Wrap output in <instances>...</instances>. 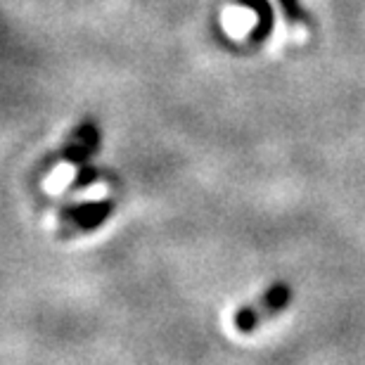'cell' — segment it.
Returning <instances> with one entry per match:
<instances>
[{
	"mask_svg": "<svg viewBox=\"0 0 365 365\" xmlns=\"http://www.w3.org/2000/svg\"><path fill=\"white\" fill-rule=\"evenodd\" d=\"M237 3L257 14V24L245 36V43L250 48H257L261 43H266L273 31V10L268 5V0H237Z\"/></svg>",
	"mask_w": 365,
	"mask_h": 365,
	"instance_id": "obj_4",
	"label": "cell"
},
{
	"mask_svg": "<svg viewBox=\"0 0 365 365\" xmlns=\"http://www.w3.org/2000/svg\"><path fill=\"white\" fill-rule=\"evenodd\" d=\"M100 143H102L100 126L93 119H86L69 130L60 148L53 150L46 157V162L41 164V169L48 171V169H55V166H60V164L78 166V164L88 162L95 152L100 150Z\"/></svg>",
	"mask_w": 365,
	"mask_h": 365,
	"instance_id": "obj_3",
	"label": "cell"
},
{
	"mask_svg": "<svg viewBox=\"0 0 365 365\" xmlns=\"http://www.w3.org/2000/svg\"><path fill=\"white\" fill-rule=\"evenodd\" d=\"M289 302H292V284L277 280L271 287L261 292L257 299L237 306V311L232 313V327L240 334H254L264 323L280 316L289 306Z\"/></svg>",
	"mask_w": 365,
	"mask_h": 365,
	"instance_id": "obj_1",
	"label": "cell"
},
{
	"mask_svg": "<svg viewBox=\"0 0 365 365\" xmlns=\"http://www.w3.org/2000/svg\"><path fill=\"white\" fill-rule=\"evenodd\" d=\"M95 180H98V171H95V169H81V171L76 173V178L67 185L64 192H67V195L78 192V190H83L86 185H93Z\"/></svg>",
	"mask_w": 365,
	"mask_h": 365,
	"instance_id": "obj_6",
	"label": "cell"
},
{
	"mask_svg": "<svg viewBox=\"0 0 365 365\" xmlns=\"http://www.w3.org/2000/svg\"><path fill=\"white\" fill-rule=\"evenodd\" d=\"M114 211H116V202L112 200V197L71 204V207L62 209L60 216H57V232L55 235L60 240L83 237V235H88V232L102 228V225L114 216Z\"/></svg>",
	"mask_w": 365,
	"mask_h": 365,
	"instance_id": "obj_2",
	"label": "cell"
},
{
	"mask_svg": "<svg viewBox=\"0 0 365 365\" xmlns=\"http://www.w3.org/2000/svg\"><path fill=\"white\" fill-rule=\"evenodd\" d=\"M280 10L284 14V21L292 26V29H299V31H309L313 26V19L311 14L306 12V7L302 5V0H277Z\"/></svg>",
	"mask_w": 365,
	"mask_h": 365,
	"instance_id": "obj_5",
	"label": "cell"
}]
</instances>
